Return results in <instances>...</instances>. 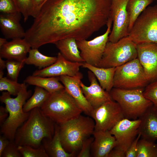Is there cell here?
I'll list each match as a JSON object with an SVG mask.
<instances>
[{
	"label": "cell",
	"mask_w": 157,
	"mask_h": 157,
	"mask_svg": "<svg viewBox=\"0 0 157 157\" xmlns=\"http://www.w3.org/2000/svg\"><path fill=\"white\" fill-rule=\"evenodd\" d=\"M112 0H47L24 38L32 48L63 39H86L106 25Z\"/></svg>",
	"instance_id": "1"
},
{
	"label": "cell",
	"mask_w": 157,
	"mask_h": 157,
	"mask_svg": "<svg viewBox=\"0 0 157 157\" xmlns=\"http://www.w3.org/2000/svg\"><path fill=\"white\" fill-rule=\"evenodd\" d=\"M55 123L46 115L40 108L30 112L28 119L17 129L14 141L17 146L28 145L35 148L40 146L44 138L51 139Z\"/></svg>",
	"instance_id": "2"
},
{
	"label": "cell",
	"mask_w": 157,
	"mask_h": 157,
	"mask_svg": "<svg viewBox=\"0 0 157 157\" xmlns=\"http://www.w3.org/2000/svg\"><path fill=\"white\" fill-rule=\"evenodd\" d=\"M31 93V90H27L25 83H24L15 98L11 97V95L7 91L3 92L0 97V101L5 104L9 114L1 126L0 133L10 141H14L17 130L29 116L30 111L24 112L23 106Z\"/></svg>",
	"instance_id": "3"
},
{
	"label": "cell",
	"mask_w": 157,
	"mask_h": 157,
	"mask_svg": "<svg viewBox=\"0 0 157 157\" xmlns=\"http://www.w3.org/2000/svg\"><path fill=\"white\" fill-rule=\"evenodd\" d=\"M40 108L58 125L78 117L83 112L65 88L51 93Z\"/></svg>",
	"instance_id": "4"
},
{
	"label": "cell",
	"mask_w": 157,
	"mask_h": 157,
	"mask_svg": "<svg viewBox=\"0 0 157 157\" xmlns=\"http://www.w3.org/2000/svg\"><path fill=\"white\" fill-rule=\"evenodd\" d=\"M59 125L62 146L69 153L80 150L83 141L93 134L95 128L94 119L81 115L78 117Z\"/></svg>",
	"instance_id": "5"
},
{
	"label": "cell",
	"mask_w": 157,
	"mask_h": 157,
	"mask_svg": "<svg viewBox=\"0 0 157 157\" xmlns=\"http://www.w3.org/2000/svg\"><path fill=\"white\" fill-rule=\"evenodd\" d=\"M143 88L123 89L113 88L110 92L113 100L119 105L125 118L135 120L153 104L144 95Z\"/></svg>",
	"instance_id": "6"
},
{
	"label": "cell",
	"mask_w": 157,
	"mask_h": 157,
	"mask_svg": "<svg viewBox=\"0 0 157 157\" xmlns=\"http://www.w3.org/2000/svg\"><path fill=\"white\" fill-rule=\"evenodd\" d=\"M137 44L126 37L115 43L108 41L98 67H117L137 58Z\"/></svg>",
	"instance_id": "7"
},
{
	"label": "cell",
	"mask_w": 157,
	"mask_h": 157,
	"mask_svg": "<svg viewBox=\"0 0 157 157\" xmlns=\"http://www.w3.org/2000/svg\"><path fill=\"white\" fill-rule=\"evenodd\" d=\"M136 44H157V5L147 7L141 14L126 37Z\"/></svg>",
	"instance_id": "8"
},
{
	"label": "cell",
	"mask_w": 157,
	"mask_h": 157,
	"mask_svg": "<svg viewBox=\"0 0 157 157\" xmlns=\"http://www.w3.org/2000/svg\"><path fill=\"white\" fill-rule=\"evenodd\" d=\"M148 82L138 58L116 67L113 88L123 89L143 88Z\"/></svg>",
	"instance_id": "9"
},
{
	"label": "cell",
	"mask_w": 157,
	"mask_h": 157,
	"mask_svg": "<svg viewBox=\"0 0 157 157\" xmlns=\"http://www.w3.org/2000/svg\"><path fill=\"white\" fill-rule=\"evenodd\" d=\"M112 23V19L110 17L106 24L107 30L104 34L89 41L86 39L76 40L81 56L84 62L98 66L108 41Z\"/></svg>",
	"instance_id": "10"
},
{
	"label": "cell",
	"mask_w": 157,
	"mask_h": 157,
	"mask_svg": "<svg viewBox=\"0 0 157 157\" xmlns=\"http://www.w3.org/2000/svg\"><path fill=\"white\" fill-rule=\"evenodd\" d=\"M90 116L95 122V130L109 131L125 118L119 104L113 100L107 101L94 109Z\"/></svg>",
	"instance_id": "11"
},
{
	"label": "cell",
	"mask_w": 157,
	"mask_h": 157,
	"mask_svg": "<svg viewBox=\"0 0 157 157\" xmlns=\"http://www.w3.org/2000/svg\"><path fill=\"white\" fill-rule=\"evenodd\" d=\"M129 0H112L110 17L113 26L108 41L115 43L129 34V19L126 10Z\"/></svg>",
	"instance_id": "12"
},
{
	"label": "cell",
	"mask_w": 157,
	"mask_h": 157,
	"mask_svg": "<svg viewBox=\"0 0 157 157\" xmlns=\"http://www.w3.org/2000/svg\"><path fill=\"white\" fill-rule=\"evenodd\" d=\"M141 122L139 119L131 120L124 118L109 131L114 136L118 148L126 152L138 135Z\"/></svg>",
	"instance_id": "13"
},
{
	"label": "cell",
	"mask_w": 157,
	"mask_h": 157,
	"mask_svg": "<svg viewBox=\"0 0 157 157\" xmlns=\"http://www.w3.org/2000/svg\"><path fill=\"white\" fill-rule=\"evenodd\" d=\"M83 63L70 61L60 52L57 54V59L54 63L47 67L35 70L32 75L44 77L63 75L73 76L79 72L80 67L82 66Z\"/></svg>",
	"instance_id": "14"
},
{
	"label": "cell",
	"mask_w": 157,
	"mask_h": 157,
	"mask_svg": "<svg viewBox=\"0 0 157 157\" xmlns=\"http://www.w3.org/2000/svg\"><path fill=\"white\" fill-rule=\"evenodd\" d=\"M138 58L148 82L157 78V44L145 42L137 44Z\"/></svg>",
	"instance_id": "15"
},
{
	"label": "cell",
	"mask_w": 157,
	"mask_h": 157,
	"mask_svg": "<svg viewBox=\"0 0 157 157\" xmlns=\"http://www.w3.org/2000/svg\"><path fill=\"white\" fill-rule=\"evenodd\" d=\"M58 77L66 91L74 99L83 112L90 116L93 108L86 99L80 86L83 74L79 72L73 76L63 75Z\"/></svg>",
	"instance_id": "16"
},
{
	"label": "cell",
	"mask_w": 157,
	"mask_h": 157,
	"mask_svg": "<svg viewBox=\"0 0 157 157\" xmlns=\"http://www.w3.org/2000/svg\"><path fill=\"white\" fill-rule=\"evenodd\" d=\"M90 85H85L81 81L80 86L86 99L93 109L112 99L110 93L104 90L97 81L94 74L90 70L88 72Z\"/></svg>",
	"instance_id": "17"
},
{
	"label": "cell",
	"mask_w": 157,
	"mask_h": 157,
	"mask_svg": "<svg viewBox=\"0 0 157 157\" xmlns=\"http://www.w3.org/2000/svg\"><path fill=\"white\" fill-rule=\"evenodd\" d=\"M21 13L19 12L0 15V28L5 38L7 39L24 38L26 34L20 23Z\"/></svg>",
	"instance_id": "18"
},
{
	"label": "cell",
	"mask_w": 157,
	"mask_h": 157,
	"mask_svg": "<svg viewBox=\"0 0 157 157\" xmlns=\"http://www.w3.org/2000/svg\"><path fill=\"white\" fill-rule=\"evenodd\" d=\"M94 140L91 148V155L94 157H108L110 151L117 145L114 136L109 131L94 130Z\"/></svg>",
	"instance_id": "19"
},
{
	"label": "cell",
	"mask_w": 157,
	"mask_h": 157,
	"mask_svg": "<svg viewBox=\"0 0 157 157\" xmlns=\"http://www.w3.org/2000/svg\"><path fill=\"white\" fill-rule=\"evenodd\" d=\"M31 48L29 44L24 38L13 39L0 47V57L24 61Z\"/></svg>",
	"instance_id": "20"
},
{
	"label": "cell",
	"mask_w": 157,
	"mask_h": 157,
	"mask_svg": "<svg viewBox=\"0 0 157 157\" xmlns=\"http://www.w3.org/2000/svg\"><path fill=\"white\" fill-rule=\"evenodd\" d=\"M139 118L141 122L138 133L142 138L155 142L157 140V108L153 105Z\"/></svg>",
	"instance_id": "21"
},
{
	"label": "cell",
	"mask_w": 157,
	"mask_h": 157,
	"mask_svg": "<svg viewBox=\"0 0 157 157\" xmlns=\"http://www.w3.org/2000/svg\"><path fill=\"white\" fill-rule=\"evenodd\" d=\"M81 67L91 71L96 76L102 88L110 92L113 88L114 78L116 67H100L85 62L83 63Z\"/></svg>",
	"instance_id": "22"
},
{
	"label": "cell",
	"mask_w": 157,
	"mask_h": 157,
	"mask_svg": "<svg viewBox=\"0 0 157 157\" xmlns=\"http://www.w3.org/2000/svg\"><path fill=\"white\" fill-rule=\"evenodd\" d=\"M42 144L49 157H72L75 155V154L67 152L63 148L59 135V125L56 124L52 139L44 138Z\"/></svg>",
	"instance_id": "23"
},
{
	"label": "cell",
	"mask_w": 157,
	"mask_h": 157,
	"mask_svg": "<svg viewBox=\"0 0 157 157\" xmlns=\"http://www.w3.org/2000/svg\"><path fill=\"white\" fill-rule=\"evenodd\" d=\"M76 40L74 38H69L60 40L54 44L68 60L75 62H84L81 56Z\"/></svg>",
	"instance_id": "24"
},
{
	"label": "cell",
	"mask_w": 157,
	"mask_h": 157,
	"mask_svg": "<svg viewBox=\"0 0 157 157\" xmlns=\"http://www.w3.org/2000/svg\"><path fill=\"white\" fill-rule=\"evenodd\" d=\"M58 77H44L33 75L27 76L24 80L27 84L44 89L51 93L65 88Z\"/></svg>",
	"instance_id": "25"
},
{
	"label": "cell",
	"mask_w": 157,
	"mask_h": 157,
	"mask_svg": "<svg viewBox=\"0 0 157 157\" xmlns=\"http://www.w3.org/2000/svg\"><path fill=\"white\" fill-rule=\"evenodd\" d=\"M153 0H129L126 10L129 19V33L136 19Z\"/></svg>",
	"instance_id": "26"
},
{
	"label": "cell",
	"mask_w": 157,
	"mask_h": 157,
	"mask_svg": "<svg viewBox=\"0 0 157 157\" xmlns=\"http://www.w3.org/2000/svg\"><path fill=\"white\" fill-rule=\"evenodd\" d=\"M28 53V56L24 60L25 64L34 65L39 69L51 65L57 59V57L48 56L42 54L38 48L31 49Z\"/></svg>",
	"instance_id": "27"
},
{
	"label": "cell",
	"mask_w": 157,
	"mask_h": 157,
	"mask_svg": "<svg viewBox=\"0 0 157 157\" xmlns=\"http://www.w3.org/2000/svg\"><path fill=\"white\" fill-rule=\"evenodd\" d=\"M50 94L44 89L36 86L33 94L24 104L23 111L27 113L35 108H40L47 99Z\"/></svg>",
	"instance_id": "28"
},
{
	"label": "cell",
	"mask_w": 157,
	"mask_h": 157,
	"mask_svg": "<svg viewBox=\"0 0 157 157\" xmlns=\"http://www.w3.org/2000/svg\"><path fill=\"white\" fill-rule=\"evenodd\" d=\"M136 157H157V144L142 138L139 139Z\"/></svg>",
	"instance_id": "29"
},
{
	"label": "cell",
	"mask_w": 157,
	"mask_h": 157,
	"mask_svg": "<svg viewBox=\"0 0 157 157\" xmlns=\"http://www.w3.org/2000/svg\"><path fill=\"white\" fill-rule=\"evenodd\" d=\"M23 83H20L6 77L0 78V91H6L11 95L17 96L21 89Z\"/></svg>",
	"instance_id": "30"
},
{
	"label": "cell",
	"mask_w": 157,
	"mask_h": 157,
	"mask_svg": "<svg viewBox=\"0 0 157 157\" xmlns=\"http://www.w3.org/2000/svg\"><path fill=\"white\" fill-rule=\"evenodd\" d=\"M25 64L24 60L20 61L7 59L6 60V68L7 72V77L13 80L17 81L19 72Z\"/></svg>",
	"instance_id": "31"
},
{
	"label": "cell",
	"mask_w": 157,
	"mask_h": 157,
	"mask_svg": "<svg viewBox=\"0 0 157 157\" xmlns=\"http://www.w3.org/2000/svg\"><path fill=\"white\" fill-rule=\"evenodd\" d=\"M17 147L23 157H49L42 144L37 148L28 145L19 146Z\"/></svg>",
	"instance_id": "32"
},
{
	"label": "cell",
	"mask_w": 157,
	"mask_h": 157,
	"mask_svg": "<svg viewBox=\"0 0 157 157\" xmlns=\"http://www.w3.org/2000/svg\"><path fill=\"white\" fill-rule=\"evenodd\" d=\"M18 10L22 15L25 22L29 17L32 16L33 6L32 0H17Z\"/></svg>",
	"instance_id": "33"
},
{
	"label": "cell",
	"mask_w": 157,
	"mask_h": 157,
	"mask_svg": "<svg viewBox=\"0 0 157 157\" xmlns=\"http://www.w3.org/2000/svg\"><path fill=\"white\" fill-rule=\"evenodd\" d=\"M143 94L144 97L150 101L153 106L157 108V80L146 87Z\"/></svg>",
	"instance_id": "34"
},
{
	"label": "cell",
	"mask_w": 157,
	"mask_h": 157,
	"mask_svg": "<svg viewBox=\"0 0 157 157\" xmlns=\"http://www.w3.org/2000/svg\"><path fill=\"white\" fill-rule=\"evenodd\" d=\"M17 146L14 141H10L9 144L2 152L1 157H21Z\"/></svg>",
	"instance_id": "35"
},
{
	"label": "cell",
	"mask_w": 157,
	"mask_h": 157,
	"mask_svg": "<svg viewBox=\"0 0 157 157\" xmlns=\"http://www.w3.org/2000/svg\"><path fill=\"white\" fill-rule=\"evenodd\" d=\"M94 137L90 136L85 139L83 141L80 151L77 155L78 157H90L91 156L90 150Z\"/></svg>",
	"instance_id": "36"
},
{
	"label": "cell",
	"mask_w": 157,
	"mask_h": 157,
	"mask_svg": "<svg viewBox=\"0 0 157 157\" xmlns=\"http://www.w3.org/2000/svg\"><path fill=\"white\" fill-rule=\"evenodd\" d=\"M0 12L10 13L19 12L13 0H0Z\"/></svg>",
	"instance_id": "37"
},
{
	"label": "cell",
	"mask_w": 157,
	"mask_h": 157,
	"mask_svg": "<svg viewBox=\"0 0 157 157\" xmlns=\"http://www.w3.org/2000/svg\"><path fill=\"white\" fill-rule=\"evenodd\" d=\"M141 137L138 134L125 152L126 157H136L137 144Z\"/></svg>",
	"instance_id": "38"
},
{
	"label": "cell",
	"mask_w": 157,
	"mask_h": 157,
	"mask_svg": "<svg viewBox=\"0 0 157 157\" xmlns=\"http://www.w3.org/2000/svg\"><path fill=\"white\" fill-rule=\"evenodd\" d=\"M33 6L32 16L34 18L37 15L46 0H32Z\"/></svg>",
	"instance_id": "39"
},
{
	"label": "cell",
	"mask_w": 157,
	"mask_h": 157,
	"mask_svg": "<svg viewBox=\"0 0 157 157\" xmlns=\"http://www.w3.org/2000/svg\"><path fill=\"white\" fill-rule=\"evenodd\" d=\"M125 152L122 150L115 147L110 152L108 157H125Z\"/></svg>",
	"instance_id": "40"
},
{
	"label": "cell",
	"mask_w": 157,
	"mask_h": 157,
	"mask_svg": "<svg viewBox=\"0 0 157 157\" xmlns=\"http://www.w3.org/2000/svg\"><path fill=\"white\" fill-rule=\"evenodd\" d=\"M10 141L3 135H0V157H1L3 152L9 144Z\"/></svg>",
	"instance_id": "41"
},
{
	"label": "cell",
	"mask_w": 157,
	"mask_h": 157,
	"mask_svg": "<svg viewBox=\"0 0 157 157\" xmlns=\"http://www.w3.org/2000/svg\"><path fill=\"white\" fill-rule=\"evenodd\" d=\"M8 112L6 108L2 106L0 107V125L1 126L8 117Z\"/></svg>",
	"instance_id": "42"
},
{
	"label": "cell",
	"mask_w": 157,
	"mask_h": 157,
	"mask_svg": "<svg viewBox=\"0 0 157 157\" xmlns=\"http://www.w3.org/2000/svg\"><path fill=\"white\" fill-rule=\"evenodd\" d=\"M6 61L3 60L0 57V71H3L6 68Z\"/></svg>",
	"instance_id": "43"
},
{
	"label": "cell",
	"mask_w": 157,
	"mask_h": 157,
	"mask_svg": "<svg viewBox=\"0 0 157 157\" xmlns=\"http://www.w3.org/2000/svg\"><path fill=\"white\" fill-rule=\"evenodd\" d=\"M7 39L5 38H0V47H1L7 42Z\"/></svg>",
	"instance_id": "44"
},
{
	"label": "cell",
	"mask_w": 157,
	"mask_h": 157,
	"mask_svg": "<svg viewBox=\"0 0 157 157\" xmlns=\"http://www.w3.org/2000/svg\"><path fill=\"white\" fill-rule=\"evenodd\" d=\"M13 2H14L16 6V7H17V8L18 10L17 7V0H13Z\"/></svg>",
	"instance_id": "45"
},
{
	"label": "cell",
	"mask_w": 157,
	"mask_h": 157,
	"mask_svg": "<svg viewBox=\"0 0 157 157\" xmlns=\"http://www.w3.org/2000/svg\"><path fill=\"white\" fill-rule=\"evenodd\" d=\"M153 0L154 1V0Z\"/></svg>",
	"instance_id": "46"
},
{
	"label": "cell",
	"mask_w": 157,
	"mask_h": 157,
	"mask_svg": "<svg viewBox=\"0 0 157 157\" xmlns=\"http://www.w3.org/2000/svg\"><path fill=\"white\" fill-rule=\"evenodd\" d=\"M47 0H46V1H45V2H46V1H47Z\"/></svg>",
	"instance_id": "47"
}]
</instances>
